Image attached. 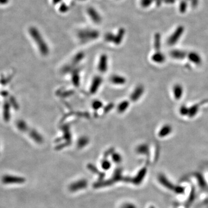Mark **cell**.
<instances>
[{
    "label": "cell",
    "instance_id": "obj_1",
    "mask_svg": "<svg viewBox=\"0 0 208 208\" xmlns=\"http://www.w3.org/2000/svg\"><path fill=\"white\" fill-rule=\"evenodd\" d=\"M30 33L32 38H33L37 44L38 45L41 53L44 55H47L49 53V48L47 44L45 43V41L41 37L38 30L35 29L34 27H32L30 30Z\"/></svg>",
    "mask_w": 208,
    "mask_h": 208
},
{
    "label": "cell",
    "instance_id": "obj_2",
    "mask_svg": "<svg viewBox=\"0 0 208 208\" xmlns=\"http://www.w3.org/2000/svg\"><path fill=\"white\" fill-rule=\"evenodd\" d=\"M99 32L95 30H82L78 33V37L82 41H89L98 38Z\"/></svg>",
    "mask_w": 208,
    "mask_h": 208
},
{
    "label": "cell",
    "instance_id": "obj_3",
    "mask_svg": "<svg viewBox=\"0 0 208 208\" xmlns=\"http://www.w3.org/2000/svg\"><path fill=\"white\" fill-rule=\"evenodd\" d=\"M184 28L182 26H179L175 30L173 33L168 39V44L169 45H173L176 44L179 40L180 37L182 36Z\"/></svg>",
    "mask_w": 208,
    "mask_h": 208
},
{
    "label": "cell",
    "instance_id": "obj_4",
    "mask_svg": "<svg viewBox=\"0 0 208 208\" xmlns=\"http://www.w3.org/2000/svg\"><path fill=\"white\" fill-rule=\"evenodd\" d=\"M2 181L4 184H22L26 181V179L20 176L5 175L2 178Z\"/></svg>",
    "mask_w": 208,
    "mask_h": 208
},
{
    "label": "cell",
    "instance_id": "obj_5",
    "mask_svg": "<svg viewBox=\"0 0 208 208\" xmlns=\"http://www.w3.org/2000/svg\"><path fill=\"white\" fill-rule=\"evenodd\" d=\"M187 57L189 60L190 61L194 64L195 65L199 66L202 64V58L197 52H190V53H187Z\"/></svg>",
    "mask_w": 208,
    "mask_h": 208
},
{
    "label": "cell",
    "instance_id": "obj_6",
    "mask_svg": "<svg viewBox=\"0 0 208 208\" xmlns=\"http://www.w3.org/2000/svg\"><path fill=\"white\" fill-rule=\"evenodd\" d=\"M172 91L174 98L176 100H179L182 98L184 93L183 87L180 84H175L173 86Z\"/></svg>",
    "mask_w": 208,
    "mask_h": 208
},
{
    "label": "cell",
    "instance_id": "obj_7",
    "mask_svg": "<svg viewBox=\"0 0 208 208\" xmlns=\"http://www.w3.org/2000/svg\"><path fill=\"white\" fill-rule=\"evenodd\" d=\"M87 13L91 19L95 23H100L101 21V18L97 11L94 8L90 7L87 9Z\"/></svg>",
    "mask_w": 208,
    "mask_h": 208
},
{
    "label": "cell",
    "instance_id": "obj_8",
    "mask_svg": "<svg viewBox=\"0 0 208 208\" xmlns=\"http://www.w3.org/2000/svg\"><path fill=\"white\" fill-rule=\"evenodd\" d=\"M173 131V128L170 124H167L163 125L159 132V136L161 138H164L170 135Z\"/></svg>",
    "mask_w": 208,
    "mask_h": 208
},
{
    "label": "cell",
    "instance_id": "obj_9",
    "mask_svg": "<svg viewBox=\"0 0 208 208\" xmlns=\"http://www.w3.org/2000/svg\"><path fill=\"white\" fill-rule=\"evenodd\" d=\"M170 56L176 60H183L187 56V53L181 50H173L170 53Z\"/></svg>",
    "mask_w": 208,
    "mask_h": 208
},
{
    "label": "cell",
    "instance_id": "obj_10",
    "mask_svg": "<svg viewBox=\"0 0 208 208\" xmlns=\"http://www.w3.org/2000/svg\"><path fill=\"white\" fill-rule=\"evenodd\" d=\"M165 55L160 52V51L156 52L153 56H151V60L154 62L158 63V64H161L163 63L165 61Z\"/></svg>",
    "mask_w": 208,
    "mask_h": 208
},
{
    "label": "cell",
    "instance_id": "obj_11",
    "mask_svg": "<svg viewBox=\"0 0 208 208\" xmlns=\"http://www.w3.org/2000/svg\"><path fill=\"white\" fill-rule=\"evenodd\" d=\"M87 186V181L85 180H80L79 181H77L76 183H74L71 186H70V189L72 191H76L78 189L85 188Z\"/></svg>",
    "mask_w": 208,
    "mask_h": 208
},
{
    "label": "cell",
    "instance_id": "obj_12",
    "mask_svg": "<svg viewBox=\"0 0 208 208\" xmlns=\"http://www.w3.org/2000/svg\"><path fill=\"white\" fill-rule=\"evenodd\" d=\"M143 92H144V88L141 86H138V87H136L134 93L131 95L132 100L133 101L138 100L142 96Z\"/></svg>",
    "mask_w": 208,
    "mask_h": 208
},
{
    "label": "cell",
    "instance_id": "obj_13",
    "mask_svg": "<svg viewBox=\"0 0 208 208\" xmlns=\"http://www.w3.org/2000/svg\"><path fill=\"white\" fill-rule=\"evenodd\" d=\"M200 108V104H195L189 107V112L188 116L192 118L196 116V114L198 113L199 109Z\"/></svg>",
    "mask_w": 208,
    "mask_h": 208
},
{
    "label": "cell",
    "instance_id": "obj_14",
    "mask_svg": "<svg viewBox=\"0 0 208 208\" xmlns=\"http://www.w3.org/2000/svg\"><path fill=\"white\" fill-rule=\"evenodd\" d=\"M124 34H125V30L124 29H123V28L119 29L117 34L116 36H114V43L116 45L120 44L123 39V36H124Z\"/></svg>",
    "mask_w": 208,
    "mask_h": 208
},
{
    "label": "cell",
    "instance_id": "obj_15",
    "mask_svg": "<svg viewBox=\"0 0 208 208\" xmlns=\"http://www.w3.org/2000/svg\"><path fill=\"white\" fill-rule=\"evenodd\" d=\"M99 69H100V71L101 72L106 71L107 69V58L105 55H103L101 57L100 65H99Z\"/></svg>",
    "mask_w": 208,
    "mask_h": 208
},
{
    "label": "cell",
    "instance_id": "obj_16",
    "mask_svg": "<svg viewBox=\"0 0 208 208\" xmlns=\"http://www.w3.org/2000/svg\"><path fill=\"white\" fill-rule=\"evenodd\" d=\"M30 136L35 141L38 143H41L42 142V138L41 136L35 130H31L29 133Z\"/></svg>",
    "mask_w": 208,
    "mask_h": 208
},
{
    "label": "cell",
    "instance_id": "obj_17",
    "mask_svg": "<svg viewBox=\"0 0 208 208\" xmlns=\"http://www.w3.org/2000/svg\"><path fill=\"white\" fill-rule=\"evenodd\" d=\"M4 117L5 121H8L10 119V106L9 104L5 103L4 105Z\"/></svg>",
    "mask_w": 208,
    "mask_h": 208
},
{
    "label": "cell",
    "instance_id": "obj_18",
    "mask_svg": "<svg viewBox=\"0 0 208 208\" xmlns=\"http://www.w3.org/2000/svg\"><path fill=\"white\" fill-rule=\"evenodd\" d=\"M161 36L159 33L156 34L154 36V47L157 51H160L161 46Z\"/></svg>",
    "mask_w": 208,
    "mask_h": 208
},
{
    "label": "cell",
    "instance_id": "obj_19",
    "mask_svg": "<svg viewBox=\"0 0 208 208\" xmlns=\"http://www.w3.org/2000/svg\"><path fill=\"white\" fill-rule=\"evenodd\" d=\"M101 82V78L100 77L95 78L92 86L91 87V92H93L92 93H94V92H95L96 90L98 89V87L100 85Z\"/></svg>",
    "mask_w": 208,
    "mask_h": 208
},
{
    "label": "cell",
    "instance_id": "obj_20",
    "mask_svg": "<svg viewBox=\"0 0 208 208\" xmlns=\"http://www.w3.org/2000/svg\"><path fill=\"white\" fill-rule=\"evenodd\" d=\"M179 112L180 114L182 116H188L189 112V107L185 105H182L180 106Z\"/></svg>",
    "mask_w": 208,
    "mask_h": 208
},
{
    "label": "cell",
    "instance_id": "obj_21",
    "mask_svg": "<svg viewBox=\"0 0 208 208\" xmlns=\"http://www.w3.org/2000/svg\"><path fill=\"white\" fill-rule=\"evenodd\" d=\"M111 80L114 84H117V85L124 84L125 82V80L123 77L119 76H114L112 77Z\"/></svg>",
    "mask_w": 208,
    "mask_h": 208
},
{
    "label": "cell",
    "instance_id": "obj_22",
    "mask_svg": "<svg viewBox=\"0 0 208 208\" xmlns=\"http://www.w3.org/2000/svg\"><path fill=\"white\" fill-rule=\"evenodd\" d=\"M187 8V3L186 1H182L179 5V11L181 13L186 12Z\"/></svg>",
    "mask_w": 208,
    "mask_h": 208
},
{
    "label": "cell",
    "instance_id": "obj_23",
    "mask_svg": "<svg viewBox=\"0 0 208 208\" xmlns=\"http://www.w3.org/2000/svg\"><path fill=\"white\" fill-rule=\"evenodd\" d=\"M114 35L112 33H106L105 35V39L108 42H114Z\"/></svg>",
    "mask_w": 208,
    "mask_h": 208
},
{
    "label": "cell",
    "instance_id": "obj_24",
    "mask_svg": "<svg viewBox=\"0 0 208 208\" xmlns=\"http://www.w3.org/2000/svg\"><path fill=\"white\" fill-rule=\"evenodd\" d=\"M153 1V0H141V5L142 7L147 8L151 5Z\"/></svg>",
    "mask_w": 208,
    "mask_h": 208
},
{
    "label": "cell",
    "instance_id": "obj_25",
    "mask_svg": "<svg viewBox=\"0 0 208 208\" xmlns=\"http://www.w3.org/2000/svg\"><path fill=\"white\" fill-rule=\"evenodd\" d=\"M128 107V103H127V101L121 104H120V105L119 106V111L120 112H124V110H125Z\"/></svg>",
    "mask_w": 208,
    "mask_h": 208
},
{
    "label": "cell",
    "instance_id": "obj_26",
    "mask_svg": "<svg viewBox=\"0 0 208 208\" xmlns=\"http://www.w3.org/2000/svg\"><path fill=\"white\" fill-rule=\"evenodd\" d=\"M59 10L61 12V13H64L66 12L68 10V7L66 5V4H62L60 8H59Z\"/></svg>",
    "mask_w": 208,
    "mask_h": 208
},
{
    "label": "cell",
    "instance_id": "obj_27",
    "mask_svg": "<svg viewBox=\"0 0 208 208\" xmlns=\"http://www.w3.org/2000/svg\"><path fill=\"white\" fill-rule=\"evenodd\" d=\"M103 167H104V168L105 169H108L110 167V165H109V163L108 162V161H105L104 162V163H103Z\"/></svg>",
    "mask_w": 208,
    "mask_h": 208
},
{
    "label": "cell",
    "instance_id": "obj_28",
    "mask_svg": "<svg viewBox=\"0 0 208 208\" xmlns=\"http://www.w3.org/2000/svg\"><path fill=\"white\" fill-rule=\"evenodd\" d=\"M114 160L115 161H120V156L119 154H115L113 157Z\"/></svg>",
    "mask_w": 208,
    "mask_h": 208
},
{
    "label": "cell",
    "instance_id": "obj_29",
    "mask_svg": "<svg viewBox=\"0 0 208 208\" xmlns=\"http://www.w3.org/2000/svg\"><path fill=\"white\" fill-rule=\"evenodd\" d=\"M153 1H156L157 2V4L159 5V4H161V2L162 0H153Z\"/></svg>",
    "mask_w": 208,
    "mask_h": 208
},
{
    "label": "cell",
    "instance_id": "obj_30",
    "mask_svg": "<svg viewBox=\"0 0 208 208\" xmlns=\"http://www.w3.org/2000/svg\"><path fill=\"white\" fill-rule=\"evenodd\" d=\"M61 1V0H53L54 4H57V3H58L59 2H60Z\"/></svg>",
    "mask_w": 208,
    "mask_h": 208
},
{
    "label": "cell",
    "instance_id": "obj_31",
    "mask_svg": "<svg viewBox=\"0 0 208 208\" xmlns=\"http://www.w3.org/2000/svg\"></svg>",
    "mask_w": 208,
    "mask_h": 208
},
{
    "label": "cell",
    "instance_id": "obj_32",
    "mask_svg": "<svg viewBox=\"0 0 208 208\" xmlns=\"http://www.w3.org/2000/svg\"><path fill=\"white\" fill-rule=\"evenodd\" d=\"M191 1H192V0H191Z\"/></svg>",
    "mask_w": 208,
    "mask_h": 208
}]
</instances>
